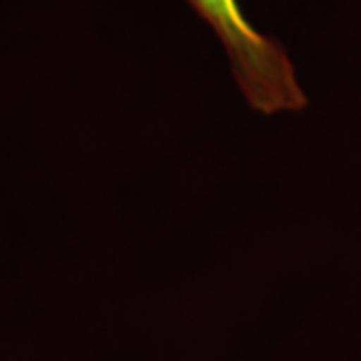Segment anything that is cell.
Listing matches in <instances>:
<instances>
[{"label": "cell", "mask_w": 361, "mask_h": 361, "mask_svg": "<svg viewBox=\"0 0 361 361\" xmlns=\"http://www.w3.org/2000/svg\"><path fill=\"white\" fill-rule=\"evenodd\" d=\"M205 23L227 56L235 87L245 104L261 116L295 115L310 97L295 63L277 39L261 32L239 0H185Z\"/></svg>", "instance_id": "cell-1"}]
</instances>
